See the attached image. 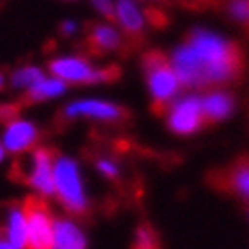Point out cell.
<instances>
[{"label":"cell","instance_id":"cell-4","mask_svg":"<svg viewBox=\"0 0 249 249\" xmlns=\"http://www.w3.org/2000/svg\"><path fill=\"white\" fill-rule=\"evenodd\" d=\"M26 218V249H53V232L54 220L49 209L40 199L30 197L23 206Z\"/></svg>","mask_w":249,"mask_h":249},{"label":"cell","instance_id":"cell-5","mask_svg":"<svg viewBox=\"0 0 249 249\" xmlns=\"http://www.w3.org/2000/svg\"><path fill=\"white\" fill-rule=\"evenodd\" d=\"M51 71L63 82H101L115 77V68L94 70V68L79 58H58L51 61Z\"/></svg>","mask_w":249,"mask_h":249},{"label":"cell","instance_id":"cell-14","mask_svg":"<svg viewBox=\"0 0 249 249\" xmlns=\"http://www.w3.org/2000/svg\"><path fill=\"white\" fill-rule=\"evenodd\" d=\"M67 89V84L63 82V80L56 79H44L40 82H37L34 88L28 89V98L32 101H42V100H49V98H56V96L63 94Z\"/></svg>","mask_w":249,"mask_h":249},{"label":"cell","instance_id":"cell-20","mask_svg":"<svg viewBox=\"0 0 249 249\" xmlns=\"http://www.w3.org/2000/svg\"><path fill=\"white\" fill-rule=\"evenodd\" d=\"M98 167H100V171L101 173H105L107 176H115L117 175V167L113 166L112 162H107V160H101V162H98Z\"/></svg>","mask_w":249,"mask_h":249},{"label":"cell","instance_id":"cell-17","mask_svg":"<svg viewBox=\"0 0 249 249\" xmlns=\"http://www.w3.org/2000/svg\"><path fill=\"white\" fill-rule=\"evenodd\" d=\"M227 183L233 192L249 197V160H241L237 166H233L229 171Z\"/></svg>","mask_w":249,"mask_h":249},{"label":"cell","instance_id":"cell-7","mask_svg":"<svg viewBox=\"0 0 249 249\" xmlns=\"http://www.w3.org/2000/svg\"><path fill=\"white\" fill-rule=\"evenodd\" d=\"M28 183L44 196L54 194V159L46 148L32 154V169L28 171Z\"/></svg>","mask_w":249,"mask_h":249},{"label":"cell","instance_id":"cell-18","mask_svg":"<svg viewBox=\"0 0 249 249\" xmlns=\"http://www.w3.org/2000/svg\"><path fill=\"white\" fill-rule=\"evenodd\" d=\"M42 79H44V73L37 67H23L13 73V84L16 88L30 89Z\"/></svg>","mask_w":249,"mask_h":249},{"label":"cell","instance_id":"cell-19","mask_svg":"<svg viewBox=\"0 0 249 249\" xmlns=\"http://www.w3.org/2000/svg\"><path fill=\"white\" fill-rule=\"evenodd\" d=\"M134 249H157V242H155L154 233L150 232L146 227H142V229L138 230Z\"/></svg>","mask_w":249,"mask_h":249},{"label":"cell","instance_id":"cell-6","mask_svg":"<svg viewBox=\"0 0 249 249\" xmlns=\"http://www.w3.org/2000/svg\"><path fill=\"white\" fill-rule=\"evenodd\" d=\"M202 122V107L197 98H185L176 103L169 113V127L178 134L196 133Z\"/></svg>","mask_w":249,"mask_h":249},{"label":"cell","instance_id":"cell-21","mask_svg":"<svg viewBox=\"0 0 249 249\" xmlns=\"http://www.w3.org/2000/svg\"><path fill=\"white\" fill-rule=\"evenodd\" d=\"M96 7L101 9V13L107 14L108 18H113L115 16V11H113V5L112 4H108V2H96Z\"/></svg>","mask_w":249,"mask_h":249},{"label":"cell","instance_id":"cell-23","mask_svg":"<svg viewBox=\"0 0 249 249\" xmlns=\"http://www.w3.org/2000/svg\"><path fill=\"white\" fill-rule=\"evenodd\" d=\"M73 30H75L73 23H65V25H63V32H65V34H71Z\"/></svg>","mask_w":249,"mask_h":249},{"label":"cell","instance_id":"cell-16","mask_svg":"<svg viewBox=\"0 0 249 249\" xmlns=\"http://www.w3.org/2000/svg\"><path fill=\"white\" fill-rule=\"evenodd\" d=\"M89 46L96 51V53H103V51H110L113 47L119 46V35L113 28L110 26H96L89 35Z\"/></svg>","mask_w":249,"mask_h":249},{"label":"cell","instance_id":"cell-1","mask_svg":"<svg viewBox=\"0 0 249 249\" xmlns=\"http://www.w3.org/2000/svg\"><path fill=\"white\" fill-rule=\"evenodd\" d=\"M188 46L199 59L202 84L229 80L235 77L242 67L239 47L209 32L196 30L188 38Z\"/></svg>","mask_w":249,"mask_h":249},{"label":"cell","instance_id":"cell-24","mask_svg":"<svg viewBox=\"0 0 249 249\" xmlns=\"http://www.w3.org/2000/svg\"><path fill=\"white\" fill-rule=\"evenodd\" d=\"M4 157H5V148H4V145L0 143V162L4 160Z\"/></svg>","mask_w":249,"mask_h":249},{"label":"cell","instance_id":"cell-10","mask_svg":"<svg viewBox=\"0 0 249 249\" xmlns=\"http://www.w3.org/2000/svg\"><path fill=\"white\" fill-rule=\"evenodd\" d=\"M53 249H86V239L70 220H54Z\"/></svg>","mask_w":249,"mask_h":249},{"label":"cell","instance_id":"cell-3","mask_svg":"<svg viewBox=\"0 0 249 249\" xmlns=\"http://www.w3.org/2000/svg\"><path fill=\"white\" fill-rule=\"evenodd\" d=\"M54 192L68 211L82 213L86 209V196L79 167L71 159L59 157L54 160Z\"/></svg>","mask_w":249,"mask_h":249},{"label":"cell","instance_id":"cell-2","mask_svg":"<svg viewBox=\"0 0 249 249\" xmlns=\"http://www.w3.org/2000/svg\"><path fill=\"white\" fill-rule=\"evenodd\" d=\"M143 67H145L146 82H148L155 107L157 110H160V107H164L178 91V77L166 56L157 51L146 54L143 58Z\"/></svg>","mask_w":249,"mask_h":249},{"label":"cell","instance_id":"cell-22","mask_svg":"<svg viewBox=\"0 0 249 249\" xmlns=\"http://www.w3.org/2000/svg\"><path fill=\"white\" fill-rule=\"evenodd\" d=\"M0 249H14L13 244L9 242V239L5 237L4 232H0Z\"/></svg>","mask_w":249,"mask_h":249},{"label":"cell","instance_id":"cell-25","mask_svg":"<svg viewBox=\"0 0 249 249\" xmlns=\"http://www.w3.org/2000/svg\"><path fill=\"white\" fill-rule=\"evenodd\" d=\"M2 88H4V75L0 73V89H2Z\"/></svg>","mask_w":249,"mask_h":249},{"label":"cell","instance_id":"cell-11","mask_svg":"<svg viewBox=\"0 0 249 249\" xmlns=\"http://www.w3.org/2000/svg\"><path fill=\"white\" fill-rule=\"evenodd\" d=\"M67 115H88V117H98V119H119L122 115L121 108L112 103L105 101H75L67 108Z\"/></svg>","mask_w":249,"mask_h":249},{"label":"cell","instance_id":"cell-12","mask_svg":"<svg viewBox=\"0 0 249 249\" xmlns=\"http://www.w3.org/2000/svg\"><path fill=\"white\" fill-rule=\"evenodd\" d=\"M5 237L13 244L14 249H26V239H28V229H26V218L23 208L11 209L7 216V223L4 229Z\"/></svg>","mask_w":249,"mask_h":249},{"label":"cell","instance_id":"cell-13","mask_svg":"<svg viewBox=\"0 0 249 249\" xmlns=\"http://www.w3.org/2000/svg\"><path fill=\"white\" fill-rule=\"evenodd\" d=\"M200 107H202L204 122H216L230 115V112H232L233 108V101L229 94L216 92V94L204 98L200 101Z\"/></svg>","mask_w":249,"mask_h":249},{"label":"cell","instance_id":"cell-8","mask_svg":"<svg viewBox=\"0 0 249 249\" xmlns=\"http://www.w3.org/2000/svg\"><path fill=\"white\" fill-rule=\"evenodd\" d=\"M35 142H37V127L32 122L21 121V119H14L9 122L2 134V145L13 154L25 152L30 146H34Z\"/></svg>","mask_w":249,"mask_h":249},{"label":"cell","instance_id":"cell-9","mask_svg":"<svg viewBox=\"0 0 249 249\" xmlns=\"http://www.w3.org/2000/svg\"><path fill=\"white\" fill-rule=\"evenodd\" d=\"M171 67L175 70L179 84H185V86L202 84V71H200L199 59H197L196 53L192 51V47L188 44L176 49Z\"/></svg>","mask_w":249,"mask_h":249},{"label":"cell","instance_id":"cell-15","mask_svg":"<svg viewBox=\"0 0 249 249\" xmlns=\"http://www.w3.org/2000/svg\"><path fill=\"white\" fill-rule=\"evenodd\" d=\"M117 18L121 21V25L127 30L129 34H140L143 28V18L136 5L131 2H119L115 11Z\"/></svg>","mask_w":249,"mask_h":249}]
</instances>
